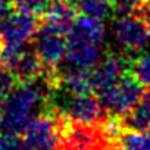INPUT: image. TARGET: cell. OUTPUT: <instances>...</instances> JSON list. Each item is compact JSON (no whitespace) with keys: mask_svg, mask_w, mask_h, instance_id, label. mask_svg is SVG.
Instances as JSON below:
<instances>
[{"mask_svg":"<svg viewBox=\"0 0 150 150\" xmlns=\"http://www.w3.org/2000/svg\"><path fill=\"white\" fill-rule=\"evenodd\" d=\"M103 21L81 15L68 34L66 60L69 65L91 69L103 57Z\"/></svg>","mask_w":150,"mask_h":150,"instance_id":"obj_1","label":"cell"},{"mask_svg":"<svg viewBox=\"0 0 150 150\" xmlns=\"http://www.w3.org/2000/svg\"><path fill=\"white\" fill-rule=\"evenodd\" d=\"M113 137L105 124H83L68 118H59V149L57 150H110Z\"/></svg>","mask_w":150,"mask_h":150,"instance_id":"obj_2","label":"cell"},{"mask_svg":"<svg viewBox=\"0 0 150 150\" xmlns=\"http://www.w3.org/2000/svg\"><path fill=\"white\" fill-rule=\"evenodd\" d=\"M68 34L66 28L54 25L52 22L43 21L40 30L35 35V52L43 60L46 69L56 71L63 59H66L68 47Z\"/></svg>","mask_w":150,"mask_h":150,"instance_id":"obj_3","label":"cell"},{"mask_svg":"<svg viewBox=\"0 0 150 150\" xmlns=\"http://www.w3.org/2000/svg\"><path fill=\"white\" fill-rule=\"evenodd\" d=\"M143 96V84L131 74L122 77L112 88L99 94L102 105L113 116L124 118L129 113Z\"/></svg>","mask_w":150,"mask_h":150,"instance_id":"obj_4","label":"cell"},{"mask_svg":"<svg viewBox=\"0 0 150 150\" xmlns=\"http://www.w3.org/2000/svg\"><path fill=\"white\" fill-rule=\"evenodd\" d=\"M141 15L143 13H131L118 16L113 25V37L127 52H138L149 44L150 28Z\"/></svg>","mask_w":150,"mask_h":150,"instance_id":"obj_5","label":"cell"},{"mask_svg":"<svg viewBox=\"0 0 150 150\" xmlns=\"http://www.w3.org/2000/svg\"><path fill=\"white\" fill-rule=\"evenodd\" d=\"M63 118L83 124H99L105 119V106L99 97L88 94H69L56 106Z\"/></svg>","mask_w":150,"mask_h":150,"instance_id":"obj_6","label":"cell"},{"mask_svg":"<svg viewBox=\"0 0 150 150\" xmlns=\"http://www.w3.org/2000/svg\"><path fill=\"white\" fill-rule=\"evenodd\" d=\"M27 150L59 149V118L52 113H38L22 132Z\"/></svg>","mask_w":150,"mask_h":150,"instance_id":"obj_7","label":"cell"},{"mask_svg":"<svg viewBox=\"0 0 150 150\" xmlns=\"http://www.w3.org/2000/svg\"><path fill=\"white\" fill-rule=\"evenodd\" d=\"M37 16V13L27 11L11 13L9 18L0 25V43L25 46L37 35L40 30Z\"/></svg>","mask_w":150,"mask_h":150,"instance_id":"obj_8","label":"cell"},{"mask_svg":"<svg viewBox=\"0 0 150 150\" xmlns=\"http://www.w3.org/2000/svg\"><path fill=\"white\" fill-rule=\"evenodd\" d=\"M131 71V62L119 54V53H109L102 57V60L91 68L93 74V86L96 96L108 91L112 88L122 77Z\"/></svg>","mask_w":150,"mask_h":150,"instance_id":"obj_9","label":"cell"},{"mask_svg":"<svg viewBox=\"0 0 150 150\" xmlns=\"http://www.w3.org/2000/svg\"><path fill=\"white\" fill-rule=\"evenodd\" d=\"M59 88H63L69 94H88L94 93L93 74L88 68L69 65L63 71L57 69Z\"/></svg>","mask_w":150,"mask_h":150,"instance_id":"obj_10","label":"cell"},{"mask_svg":"<svg viewBox=\"0 0 150 150\" xmlns=\"http://www.w3.org/2000/svg\"><path fill=\"white\" fill-rule=\"evenodd\" d=\"M12 71L16 75L18 81L25 83V81H33L38 78L40 75H43L46 72V66L35 50L34 52L25 50L24 54L16 62V65L12 68Z\"/></svg>","mask_w":150,"mask_h":150,"instance_id":"obj_11","label":"cell"},{"mask_svg":"<svg viewBox=\"0 0 150 150\" xmlns=\"http://www.w3.org/2000/svg\"><path fill=\"white\" fill-rule=\"evenodd\" d=\"M121 124L125 129H147V128H150V87L147 91L143 93L137 106L122 118Z\"/></svg>","mask_w":150,"mask_h":150,"instance_id":"obj_12","label":"cell"},{"mask_svg":"<svg viewBox=\"0 0 150 150\" xmlns=\"http://www.w3.org/2000/svg\"><path fill=\"white\" fill-rule=\"evenodd\" d=\"M77 12L83 16L105 21L112 12L110 0H71Z\"/></svg>","mask_w":150,"mask_h":150,"instance_id":"obj_13","label":"cell"},{"mask_svg":"<svg viewBox=\"0 0 150 150\" xmlns=\"http://www.w3.org/2000/svg\"><path fill=\"white\" fill-rule=\"evenodd\" d=\"M119 150H150V128L127 129L116 138Z\"/></svg>","mask_w":150,"mask_h":150,"instance_id":"obj_14","label":"cell"},{"mask_svg":"<svg viewBox=\"0 0 150 150\" xmlns=\"http://www.w3.org/2000/svg\"><path fill=\"white\" fill-rule=\"evenodd\" d=\"M131 72L143 87H150V52L131 60Z\"/></svg>","mask_w":150,"mask_h":150,"instance_id":"obj_15","label":"cell"},{"mask_svg":"<svg viewBox=\"0 0 150 150\" xmlns=\"http://www.w3.org/2000/svg\"><path fill=\"white\" fill-rule=\"evenodd\" d=\"M149 0H110L113 13L118 16L131 15V13H143Z\"/></svg>","mask_w":150,"mask_h":150,"instance_id":"obj_16","label":"cell"},{"mask_svg":"<svg viewBox=\"0 0 150 150\" xmlns=\"http://www.w3.org/2000/svg\"><path fill=\"white\" fill-rule=\"evenodd\" d=\"M18 78L12 69L0 65V102H2L15 87H16Z\"/></svg>","mask_w":150,"mask_h":150,"instance_id":"obj_17","label":"cell"},{"mask_svg":"<svg viewBox=\"0 0 150 150\" xmlns=\"http://www.w3.org/2000/svg\"><path fill=\"white\" fill-rule=\"evenodd\" d=\"M0 150H27V146L19 134L0 132Z\"/></svg>","mask_w":150,"mask_h":150,"instance_id":"obj_18","label":"cell"},{"mask_svg":"<svg viewBox=\"0 0 150 150\" xmlns=\"http://www.w3.org/2000/svg\"><path fill=\"white\" fill-rule=\"evenodd\" d=\"M19 11H27L33 13H43L49 0H9Z\"/></svg>","mask_w":150,"mask_h":150,"instance_id":"obj_19","label":"cell"},{"mask_svg":"<svg viewBox=\"0 0 150 150\" xmlns=\"http://www.w3.org/2000/svg\"><path fill=\"white\" fill-rule=\"evenodd\" d=\"M11 5L9 0H0V25H2L11 15Z\"/></svg>","mask_w":150,"mask_h":150,"instance_id":"obj_20","label":"cell"},{"mask_svg":"<svg viewBox=\"0 0 150 150\" xmlns=\"http://www.w3.org/2000/svg\"><path fill=\"white\" fill-rule=\"evenodd\" d=\"M143 16L146 18V22H147V25H149V28H150V0L147 2V5H146V8H144V11H143Z\"/></svg>","mask_w":150,"mask_h":150,"instance_id":"obj_21","label":"cell"},{"mask_svg":"<svg viewBox=\"0 0 150 150\" xmlns=\"http://www.w3.org/2000/svg\"><path fill=\"white\" fill-rule=\"evenodd\" d=\"M40 150H57V149H40Z\"/></svg>","mask_w":150,"mask_h":150,"instance_id":"obj_22","label":"cell"},{"mask_svg":"<svg viewBox=\"0 0 150 150\" xmlns=\"http://www.w3.org/2000/svg\"><path fill=\"white\" fill-rule=\"evenodd\" d=\"M110 150H119V149H115V147H113V149H110Z\"/></svg>","mask_w":150,"mask_h":150,"instance_id":"obj_23","label":"cell"},{"mask_svg":"<svg viewBox=\"0 0 150 150\" xmlns=\"http://www.w3.org/2000/svg\"><path fill=\"white\" fill-rule=\"evenodd\" d=\"M149 52H150V47H149Z\"/></svg>","mask_w":150,"mask_h":150,"instance_id":"obj_24","label":"cell"}]
</instances>
